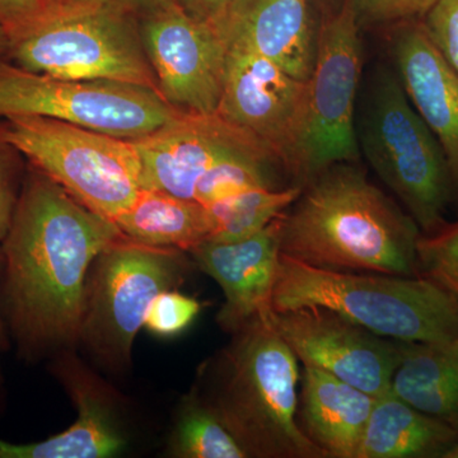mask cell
<instances>
[{"label":"cell","instance_id":"6da1fadb","mask_svg":"<svg viewBox=\"0 0 458 458\" xmlns=\"http://www.w3.org/2000/svg\"><path fill=\"white\" fill-rule=\"evenodd\" d=\"M120 237L113 221L32 165L2 241L5 300L22 342L50 346L80 339L89 271Z\"/></svg>","mask_w":458,"mask_h":458},{"label":"cell","instance_id":"7a4b0ae2","mask_svg":"<svg viewBox=\"0 0 458 458\" xmlns=\"http://www.w3.org/2000/svg\"><path fill=\"white\" fill-rule=\"evenodd\" d=\"M291 208L282 254L325 269L417 276L420 228L352 164L316 174Z\"/></svg>","mask_w":458,"mask_h":458},{"label":"cell","instance_id":"3957f363","mask_svg":"<svg viewBox=\"0 0 458 458\" xmlns=\"http://www.w3.org/2000/svg\"><path fill=\"white\" fill-rule=\"evenodd\" d=\"M273 307L279 313L322 307L397 342L458 339V301L419 276L325 269L280 252Z\"/></svg>","mask_w":458,"mask_h":458},{"label":"cell","instance_id":"277c9868","mask_svg":"<svg viewBox=\"0 0 458 458\" xmlns=\"http://www.w3.org/2000/svg\"><path fill=\"white\" fill-rule=\"evenodd\" d=\"M298 382L294 352L273 322L256 321L225 352L208 403L249 457L327 458L298 423Z\"/></svg>","mask_w":458,"mask_h":458},{"label":"cell","instance_id":"5b68a950","mask_svg":"<svg viewBox=\"0 0 458 458\" xmlns=\"http://www.w3.org/2000/svg\"><path fill=\"white\" fill-rule=\"evenodd\" d=\"M9 40L7 60L26 71L65 80L134 84L158 92L140 16L114 0L47 5Z\"/></svg>","mask_w":458,"mask_h":458},{"label":"cell","instance_id":"8992f818","mask_svg":"<svg viewBox=\"0 0 458 458\" xmlns=\"http://www.w3.org/2000/svg\"><path fill=\"white\" fill-rule=\"evenodd\" d=\"M357 137L360 153L419 228L432 233L447 223L452 186L447 162L391 69L379 68L373 74Z\"/></svg>","mask_w":458,"mask_h":458},{"label":"cell","instance_id":"52a82bcc","mask_svg":"<svg viewBox=\"0 0 458 458\" xmlns=\"http://www.w3.org/2000/svg\"><path fill=\"white\" fill-rule=\"evenodd\" d=\"M0 125L5 140L33 167L110 221L143 188L140 156L131 140L47 117H8Z\"/></svg>","mask_w":458,"mask_h":458},{"label":"cell","instance_id":"ba28073f","mask_svg":"<svg viewBox=\"0 0 458 458\" xmlns=\"http://www.w3.org/2000/svg\"><path fill=\"white\" fill-rule=\"evenodd\" d=\"M186 270L180 250L120 237L93 262L80 339L108 366L128 364L148 306L157 294L179 286Z\"/></svg>","mask_w":458,"mask_h":458},{"label":"cell","instance_id":"9c48e42d","mask_svg":"<svg viewBox=\"0 0 458 458\" xmlns=\"http://www.w3.org/2000/svg\"><path fill=\"white\" fill-rule=\"evenodd\" d=\"M181 113L185 111L148 87L65 80L0 62V119L47 117L132 140L158 131Z\"/></svg>","mask_w":458,"mask_h":458},{"label":"cell","instance_id":"30bf717a","mask_svg":"<svg viewBox=\"0 0 458 458\" xmlns=\"http://www.w3.org/2000/svg\"><path fill=\"white\" fill-rule=\"evenodd\" d=\"M354 0H344L318 26V53L309 84L301 182L337 164L360 161L357 93L361 41Z\"/></svg>","mask_w":458,"mask_h":458},{"label":"cell","instance_id":"8fae6325","mask_svg":"<svg viewBox=\"0 0 458 458\" xmlns=\"http://www.w3.org/2000/svg\"><path fill=\"white\" fill-rule=\"evenodd\" d=\"M309 84L270 60L227 49L216 113L255 138L280 167L300 180Z\"/></svg>","mask_w":458,"mask_h":458},{"label":"cell","instance_id":"7c38bea8","mask_svg":"<svg viewBox=\"0 0 458 458\" xmlns=\"http://www.w3.org/2000/svg\"><path fill=\"white\" fill-rule=\"evenodd\" d=\"M140 23L159 95L185 113H216L227 47L216 27L182 5L147 12Z\"/></svg>","mask_w":458,"mask_h":458},{"label":"cell","instance_id":"4fadbf2b","mask_svg":"<svg viewBox=\"0 0 458 458\" xmlns=\"http://www.w3.org/2000/svg\"><path fill=\"white\" fill-rule=\"evenodd\" d=\"M271 322L304 366L324 370L373 397L390 393L403 342L370 333L322 307L276 312Z\"/></svg>","mask_w":458,"mask_h":458},{"label":"cell","instance_id":"5bb4252c","mask_svg":"<svg viewBox=\"0 0 458 458\" xmlns=\"http://www.w3.org/2000/svg\"><path fill=\"white\" fill-rule=\"evenodd\" d=\"M132 143L140 156L143 188L189 200H195L199 181L223 159L250 150H267L218 113H181Z\"/></svg>","mask_w":458,"mask_h":458},{"label":"cell","instance_id":"9a60e30c","mask_svg":"<svg viewBox=\"0 0 458 458\" xmlns=\"http://www.w3.org/2000/svg\"><path fill=\"white\" fill-rule=\"evenodd\" d=\"M284 214L243 240L205 241L190 251L200 270L212 276L225 294L218 313L223 330L236 334L252 322L273 318Z\"/></svg>","mask_w":458,"mask_h":458},{"label":"cell","instance_id":"2e32d148","mask_svg":"<svg viewBox=\"0 0 458 458\" xmlns=\"http://www.w3.org/2000/svg\"><path fill=\"white\" fill-rule=\"evenodd\" d=\"M209 22L227 49L265 57L297 80L311 77L318 27L307 0H229Z\"/></svg>","mask_w":458,"mask_h":458},{"label":"cell","instance_id":"e0dca14e","mask_svg":"<svg viewBox=\"0 0 458 458\" xmlns=\"http://www.w3.org/2000/svg\"><path fill=\"white\" fill-rule=\"evenodd\" d=\"M391 35L397 75L445 155L458 188V73L434 47L423 23L403 21Z\"/></svg>","mask_w":458,"mask_h":458},{"label":"cell","instance_id":"ac0fdd59","mask_svg":"<svg viewBox=\"0 0 458 458\" xmlns=\"http://www.w3.org/2000/svg\"><path fill=\"white\" fill-rule=\"evenodd\" d=\"M377 397L304 366L298 423L327 458H357Z\"/></svg>","mask_w":458,"mask_h":458},{"label":"cell","instance_id":"d6986e66","mask_svg":"<svg viewBox=\"0 0 458 458\" xmlns=\"http://www.w3.org/2000/svg\"><path fill=\"white\" fill-rule=\"evenodd\" d=\"M457 442V430L390 391L375 401L357 458H445Z\"/></svg>","mask_w":458,"mask_h":458},{"label":"cell","instance_id":"ffe728a7","mask_svg":"<svg viewBox=\"0 0 458 458\" xmlns=\"http://www.w3.org/2000/svg\"><path fill=\"white\" fill-rule=\"evenodd\" d=\"M391 393L458 432V339L403 343Z\"/></svg>","mask_w":458,"mask_h":458},{"label":"cell","instance_id":"44dd1931","mask_svg":"<svg viewBox=\"0 0 458 458\" xmlns=\"http://www.w3.org/2000/svg\"><path fill=\"white\" fill-rule=\"evenodd\" d=\"M78 419L47 441L14 445L0 439V458H106L119 454L126 441L111 417L101 393L83 377H69Z\"/></svg>","mask_w":458,"mask_h":458},{"label":"cell","instance_id":"7402d4cb","mask_svg":"<svg viewBox=\"0 0 458 458\" xmlns=\"http://www.w3.org/2000/svg\"><path fill=\"white\" fill-rule=\"evenodd\" d=\"M114 223L123 237L140 245L191 251L209 240L207 207L155 189L141 188Z\"/></svg>","mask_w":458,"mask_h":458},{"label":"cell","instance_id":"603a6c76","mask_svg":"<svg viewBox=\"0 0 458 458\" xmlns=\"http://www.w3.org/2000/svg\"><path fill=\"white\" fill-rule=\"evenodd\" d=\"M302 185L246 190L208 205L209 240L232 242L258 233L283 216L302 192Z\"/></svg>","mask_w":458,"mask_h":458},{"label":"cell","instance_id":"cb8c5ba5","mask_svg":"<svg viewBox=\"0 0 458 458\" xmlns=\"http://www.w3.org/2000/svg\"><path fill=\"white\" fill-rule=\"evenodd\" d=\"M172 454L182 458H247L208 401L191 396L181 411L172 439Z\"/></svg>","mask_w":458,"mask_h":458},{"label":"cell","instance_id":"d4e9b609","mask_svg":"<svg viewBox=\"0 0 458 458\" xmlns=\"http://www.w3.org/2000/svg\"><path fill=\"white\" fill-rule=\"evenodd\" d=\"M417 276L432 280L458 301V222L445 223L417 242Z\"/></svg>","mask_w":458,"mask_h":458},{"label":"cell","instance_id":"484cf974","mask_svg":"<svg viewBox=\"0 0 458 458\" xmlns=\"http://www.w3.org/2000/svg\"><path fill=\"white\" fill-rule=\"evenodd\" d=\"M201 303L195 298L167 289L153 298L144 315L143 327L155 335L170 337L182 333L195 321Z\"/></svg>","mask_w":458,"mask_h":458},{"label":"cell","instance_id":"4316f807","mask_svg":"<svg viewBox=\"0 0 458 458\" xmlns=\"http://www.w3.org/2000/svg\"><path fill=\"white\" fill-rule=\"evenodd\" d=\"M421 23L434 47L458 73V0H437Z\"/></svg>","mask_w":458,"mask_h":458},{"label":"cell","instance_id":"83f0119b","mask_svg":"<svg viewBox=\"0 0 458 458\" xmlns=\"http://www.w3.org/2000/svg\"><path fill=\"white\" fill-rule=\"evenodd\" d=\"M20 152L12 146L0 125V241L7 236L9 225L13 218L14 209L20 197Z\"/></svg>","mask_w":458,"mask_h":458},{"label":"cell","instance_id":"f1b7e54d","mask_svg":"<svg viewBox=\"0 0 458 458\" xmlns=\"http://www.w3.org/2000/svg\"><path fill=\"white\" fill-rule=\"evenodd\" d=\"M437 0H354L358 16L372 23H400L424 17Z\"/></svg>","mask_w":458,"mask_h":458},{"label":"cell","instance_id":"f546056e","mask_svg":"<svg viewBox=\"0 0 458 458\" xmlns=\"http://www.w3.org/2000/svg\"><path fill=\"white\" fill-rule=\"evenodd\" d=\"M45 7L44 0H0V25L11 38L40 16Z\"/></svg>","mask_w":458,"mask_h":458},{"label":"cell","instance_id":"4dcf8cb0","mask_svg":"<svg viewBox=\"0 0 458 458\" xmlns=\"http://www.w3.org/2000/svg\"><path fill=\"white\" fill-rule=\"evenodd\" d=\"M114 2L134 12L138 16L155 9L170 7V5H182L186 9H189L190 5V0H114Z\"/></svg>","mask_w":458,"mask_h":458},{"label":"cell","instance_id":"1f68e13d","mask_svg":"<svg viewBox=\"0 0 458 458\" xmlns=\"http://www.w3.org/2000/svg\"><path fill=\"white\" fill-rule=\"evenodd\" d=\"M229 0H190L189 11L195 17L204 21H212L228 4Z\"/></svg>","mask_w":458,"mask_h":458},{"label":"cell","instance_id":"d6a6232c","mask_svg":"<svg viewBox=\"0 0 458 458\" xmlns=\"http://www.w3.org/2000/svg\"><path fill=\"white\" fill-rule=\"evenodd\" d=\"M9 45H11V40H9L8 33L5 31L4 27L0 25V62L7 60Z\"/></svg>","mask_w":458,"mask_h":458},{"label":"cell","instance_id":"836d02e7","mask_svg":"<svg viewBox=\"0 0 458 458\" xmlns=\"http://www.w3.org/2000/svg\"><path fill=\"white\" fill-rule=\"evenodd\" d=\"M73 2H77V0H44L45 5H62Z\"/></svg>","mask_w":458,"mask_h":458},{"label":"cell","instance_id":"e575fe53","mask_svg":"<svg viewBox=\"0 0 458 458\" xmlns=\"http://www.w3.org/2000/svg\"><path fill=\"white\" fill-rule=\"evenodd\" d=\"M445 458H458V442L445 454Z\"/></svg>","mask_w":458,"mask_h":458}]
</instances>
